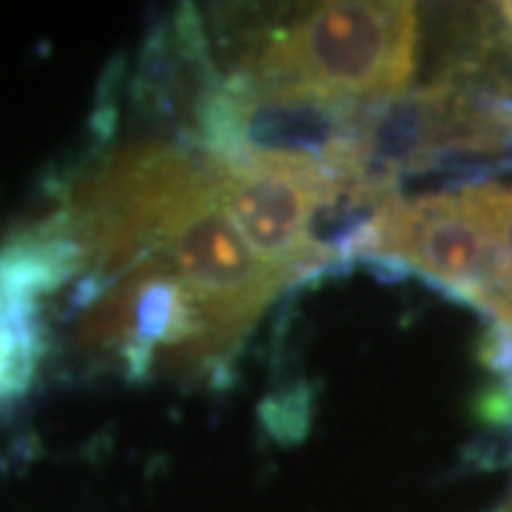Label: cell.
I'll return each mask as SVG.
<instances>
[{"label": "cell", "instance_id": "5b68a950", "mask_svg": "<svg viewBox=\"0 0 512 512\" xmlns=\"http://www.w3.org/2000/svg\"><path fill=\"white\" fill-rule=\"evenodd\" d=\"M146 259H160L180 276L205 322L234 350L288 285L251 251L222 211V163L217 183L168 222Z\"/></svg>", "mask_w": 512, "mask_h": 512}, {"label": "cell", "instance_id": "30bf717a", "mask_svg": "<svg viewBox=\"0 0 512 512\" xmlns=\"http://www.w3.org/2000/svg\"><path fill=\"white\" fill-rule=\"evenodd\" d=\"M501 512H512V504H507V507H504V510Z\"/></svg>", "mask_w": 512, "mask_h": 512}, {"label": "cell", "instance_id": "3957f363", "mask_svg": "<svg viewBox=\"0 0 512 512\" xmlns=\"http://www.w3.org/2000/svg\"><path fill=\"white\" fill-rule=\"evenodd\" d=\"M365 256L427 276L487 316L507 305L493 231L470 185L413 200L393 197L370 225Z\"/></svg>", "mask_w": 512, "mask_h": 512}, {"label": "cell", "instance_id": "6da1fadb", "mask_svg": "<svg viewBox=\"0 0 512 512\" xmlns=\"http://www.w3.org/2000/svg\"><path fill=\"white\" fill-rule=\"evenodd\" d=\"M419 40L413 3L330 0L259 37L234 74L256 92L370 106L407 92Z\"/></svg>", "mask_w": 512, "mask_h": 512}, {"label": "cell", "instance_id": "ba28073f", "mask_svg": "<svg viewBox=\"0 0 512 512\" xmlns=\"http://www.w3.org/2000/svg\"><path fill=\"white\" fill-rule=\"evenodd\" d=\"M259 416L274 439H302L311 424V390L305 384H296L288 393H276L259 407Z\"/></svg>", "mask_w": 512, "mask_h": 512}, {"label": "cell", "instance_id": "8fae6325", "mask_svg": "<svg viewBox=\"0 0 512 512\" xmlns=\"http://www.w3.org/2000/svg\"><path fill=\"white\" fill-rule=\"evenodd\" d=\"M510 456H512V453H510Z\"/></svg>", "mask_w": 512, "mask_h": 512}, {"label": "cell", "instance_id": "277c9868", "mask_svg": "<svg viewBox=\"0 0 512 512\" xmlns=\"http://www.w3.org/2000/svg\"><path fill=\"white\" fill-rule=\"evenodd\" d=\"M222 163V211L268 268L288 285L330 268L319 222L333 200V177L319 157L251 151Z\"/></svg>", "mask_w": 512, "mask_h": 512}, {"label": "cell", "instance_id": "8992f818", "mask_svg": "<svg viewBox=\"0 0 512 512\" xmlns=\"http://www.w3.org/2000/svg\"><path fill=\"white\" fill-rule=\"evenodd\" d=\"M37 308L0 291V407L20 399L35 379L40 362Z\"/></svg>", "mask_w": 512, "mask_h": 512}, {"label": "cell", "instance_id": "52a82bcc", "mask_svg": "<svg viewBox=\"0 0 512 512\" xmlns=\"http://www.w3.org/2000/svg\"><path fill=\"white\" fill-rule=\"evenodd\" d=\"M470 188L493 231L501 279H504V299L507 305H512V180H481V183H470Z\"/></svg>", "mask_w": 512, "mask_h": 512}, {"label": "cell", "instance_id": "7a4b0ae2", "mask_svg": "<svg viewBox=\"0 0 512 512\" xmlns=\"http://www.w3.org/2000/svg\"><path fill=\"white\" fill-rule=\"evenodd\" d=\"M94 353L111 350L128 376H222L231 356L205 322L191 291L160 259H143L120 274L80 328Z\"/></svg>", "mask_w": 512, "mask_h": 512}, {"label": "cell", "instance_id": "9c48e42d", "mask_svg": "<svg viewBox=\"0 0 512 512\" xmlns=\"http://www.w3.org/2000/svg\"><path fill=\"white\" fill-rule=\"evenodd\" d=\"M493 325L478 342V359L490 373H495L498 387L512 396V305L495 311Z\"/></svg>", "mask_w": 512, "mask_h": 512}]
</instances>
